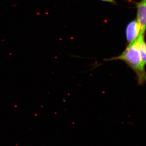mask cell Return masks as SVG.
<instances>
[{"label":"cell","instance_id":"277c9868","mask_svg":"<svg viewBox=\"0 0 146 146\" xmlns=\"http://www.w3.org/2000/svg\"><path fill=\"white\" fill-rule=\"evenodd\" d=\"M102 1H104L108 2L115 3V0H102Z\"/></svg>","mask_w":146,"mask_h":146},{"label":"cell","instance_id":"3957f363","mask_svg":"<svg viewBox=\"0 0 146 146\" xmlns=\"http://www.w3.org/2000/svg\"><path fill=\"white\" fill-rule=\"evenodd\" d=\"M137 20L141 27V34L144 35L146 28V0L137 4Z\"/></svg>","mask_w":146,"mask_h":146},{"label":"cell","instance_id":"6da1fadb","mask_svg":"<svg viewBox=\"0 0 146 146\" xmlns=\"http://www.w3.org/2000/svg\"><path fill=\"white\" fill-rule=\"evenodd\" d=\"M144 37V35H140L136 40L129 43L121 54L105 60L106 61L120 60L123 61L136 74L139 85H143L146 81L145 64L142 60L141 52V42Z\"/></svg>","mask_w":146,"mask_h":146},{"label":"cell","instance_id":"7a4b0ae2","mask_svg":"<svg viewBox=\"0 0 146 146\" xmlns=\"http://www.w3.org/2000/svg\"><path fill=\"white\" fill-rule=\"evenodd\" d=\"M127 40L129 43L133 42L138 38L141 34V27L138 21H133L130 22L127 27Z\"/></svg>","mask_w":146,"mask_h":146}]
</instances>
